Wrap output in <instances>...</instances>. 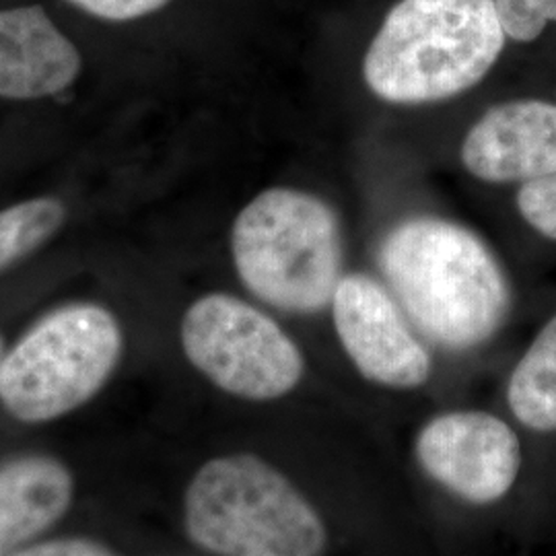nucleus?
I'll return each instance as SVG.
<instances>
[{"label":"nucleus","mask_w":556,"mask_h":556,"mask_svg":"<svg viewBox=\"0 0 556 556\" xmlns=\"http://www.w3.org/2000/svg\"><path fill=\"white\" fill-rule=\"evenodd\" d=\"M507 43L495 0H397L363 59L379 100L420 105L477 87Z\"/></svg>","instance_id":"2"},{"label":"nucleus","mask_w":556,"mask_h":556,"mask_svg":"<svg viewBox=\"0 0 556 556\" xmlns=\"http://www.w3.org/2000/svg\"><path fill=\"white\" fill-rule=\"evenodd\" d=\"M462 163L489 184L556 176V103L532 98L489 108L462 142Z\"/></svg>","instance_id":"9"},{"label":"nucleus","mask_w":556,"mask_h":556,"mask_svg":"<svg viewBox=\"0 0 556 556\" xmlns=\"http://www.w3.org/2000/svg\"><path fill=\"white\" fill-rule=\"evenodd\" d=\"M11 556H118L105 548L100 542L87 538H56L48 542H38L23 546Z\"/></svg>","instance_id":"17"},{"label":"nucleus","mask_w":556,"mask_h":556,"mask_svg":"<svg viewBox=\"0 0 556 556\" xmlns=\"http://www.w3.org/2000/svg\"><path fill=\"white\" fill-rule=\"evenodd\" d=\"M418 464L441 486L477 505L505 497L519 477L521 443L501 418L480 410L429 420L417 438Z\"/></svg>","instance_id":"7"},{"label":"nucleus","mask_w":556,"mask_h":556,"mask_svg":"<svg viewBox=\"0 0 556 556\" xmlns=\"http://www.w3.org/2000/svg\"><path fill=\"white\" fill-rule=\"evenodd\" d=\"M516 206L530 229L556 243V176L519 186Z\"/></svg>","instance_id":"15"},{"label":"nucleus","mask_w":556,"mask_h":556,"mask_svg":"<svg viewBox=\"0 0 556 556\" xmlns=\"http://www.w3.org/2000/svg\"><path fill=\"white\" fill-rule=\"evenodd\" d=\"M75 480L54 457L25 456L0 466V556L15 555L64 516Z\"/></svg>","instance_id":"11"},{"label":"nucleus","mask_w":556,"mask_h":556,"mask_svg":"<svg viewBox=\"0 0 556 556\" xmlns=\"http://www.w3.org/2000/svg\"><path fill=\"white\" fill-rule=\"evenodd\" d=\"M507 40L536 41L556 23V0H495Z\"/></svg>","instance_id":"14"},{"label":"nucleus","mask_w":556,"mask_h":556,"mask_svg":"<svg viewBox=\"0 0 556 556\" xmlns=\"http://www.w3.org/2000/svg\"><path fill=\"white\" fill-rule=\"evenodd\" d=\"M379 266L406 316L445 349H475L509 314L511 287L497 258L452 220L400 223L381 243Z\"/></svg>","instance_id":"1"},{"label":"nucleus","mask_w":556,"mask_h":556,"mask_svg":"<svg viewBox=\"0 0 556 556\" xmlns=\"http://www.w3.org/2000/svg\"><path fill=\"white\" fill-rule=\"evenodd\" d=\"M66 219L62 200L43 197L0 211V270L36 252Z\"/></svg>","instance_id":"13"},{"label":"nucleus","mask_w":556,"mask_h":556,"mask_svg":"<svg viewBox=\"0 0 556 556\" xmlns=\"http://www.w3.org/2000/svg\"><path fill=\"white\" fill-rule=\"evenodd\" d=\"M114 314L93 303L60 307L41 318L0 358V402L13 418L40 425L89 402L122 355Z\"/></svg>","instance_id":"5"},{"label":"nucleus","mask_w":556,"mask_h":556,"mask_svg":"<svg viewBox=\"0 0 556 556\" xmlns=\"http://www.w3.org/2000/svg\"><path fill=\"white\" fill-rule=\"evenodd\" d=\"M184 526L217 556H321L318 511L275 466L252 454L206 462L186 489Z\"/></svg>","instance_id":"3"},{"label":"nucleus","mask_w":556,"mask_h":556,"mask_svg":"<svg viewBox=\"0 0 556 556\" xmlns=\"http://www.w3.org/2000/svg\"><path fill=\"white\" fill-rule=\"evenodd\" d=\"M507 402L526 429L556 433V314L517 361L507 383Z\"/></svg>","instance_id":"12"},{"label":"nucleus","mask_w":556,"mask_h":556,"mask_svg":"<svg viewBox=\"0 0 556 556\" xmlns=\"http://www.w3.org/2000/svg\"><path fill=\"white\" fill-rule=\"evenodd\" d=\"M79 50L40 4L0 11V98L41 100L79 77Z\"/></svg>","instance_id":"10"},{"label":"nucleus","mask_w":556,"mask_h":556,"mask_svg":"<svg viewBox=\"0 0 556 556\" xmlns=\"http://www.w3.org/2000/svg\"><path fill=\"white\" fill-rule=\"evenodd\" d=\"M332 312L338 338L363 378L402 390L429 379L427 349L378 280L365 275L340 278Z\"/></svg>","instance_id":"8"},{"label":"nucleus","mask_w":556,"mask_h":556,"mask_svg":"<svg viewBox=\"0 0 556 556\" xmlns=\"http://www.w3.org/2000/svg\"><path fill=\"white\" fill-rule=\"evenodd\" d=\"M0 353H2V342H0Z\"/></svg>","instance_id":"18"},{"label":"nucleus","mask_w":556,"mask_h":556,"mask_svg":"<svg viewBox=\"0 0 556 556\" xmlns=\"http://www.w3.org/2000/svg\"><path fill=\"white\" fill-rule=\"evenodd\" d=\"M188 361L223 392L275 400L303 378V355L275 319L225 293L194 301L181 319Z\"/></svg>","instance_id":"6"},{"label":"nucleus","mask_w":556,"mask_h":556,"mask_svg":"<svg viewBox=\"0 0 556 556\" xmlns=\"http://www.w3.org/2000/svg\"><path fill=\"white\" fill-rule=\"evenodd\" d=\"M231 252L241 282L282 312L324 309L342 278L334 211L291 188H270L243 206L233 223Z\"/></svg>","instance_id":"4"},{"label":"nucleus","mask_w":556,"mask_h":556,"mask_svg":"<svg viewBox=\"0 0 556 556\" xmlns=\"http://www.w3.org/2000/svg\"><path fill=\"white\" fill-rule=\"evenodd\" d=\"M85 13L105 21H135L153 15L172 0H68Z\"/></svg>","instance_id":"16"}]
</instances>
